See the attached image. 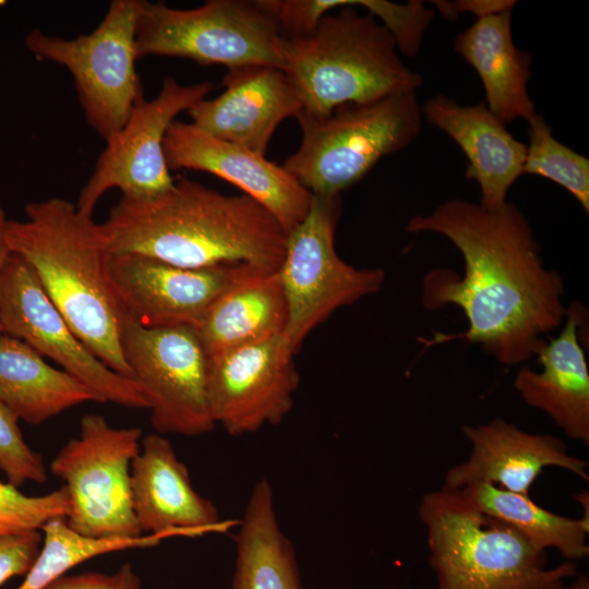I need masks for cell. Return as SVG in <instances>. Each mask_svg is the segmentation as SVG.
I'll use <instances>...</instances> for the list:
<instances>
[{"instance_id": "1", "label": "cell", "mask_w": 589, "mask_h": 589, "mask_svg": "<svg viewBox=\"0 0 589 589\" xmlns=\"http://www.w3.org/2000/svg\"><path fill=\"white\" fill-rule=\"evenodd\" d=\"M406 230L444 236L464 260L462 275L445 267L430 271L421 301L430 311L458 306L467 329L420 339L426 347L457 339L478 344L500 364L513 366L528 361L562 326L563 279L544 266L532 229L514 204L491 211L453 199L412 216Z\"/></svg>"}, {"instance_id": "2", "label": "cell", "mask_w": 589, "mask_h": 589, "mask_svg": "<svg viewBox=\"0 0 589 589\" xmlns=\"http://www.w3.org/2000/svg\"><path fill=\"white\" fill-rule=\"evenodd\" d=\"M101 225L111 254H140L205 268L244 264L278 271L287 233L245 194L228 195L187 177L147 200L121 197Z\"/></svg>"}, {"instance_id": "3", "label": "cell", "mask_w": 589, "mask_h": 589, "mask_svg": "<svg viewBox=\"0 0 589 589\" xmlns=\"http://www.w3.org/2000/svg\"><path fill=\"white\" fill-rule=\"evenodd\" d=\"M25 215V220L7 223L10 252L33 268L84 345L111 370L132 378L121 345L125 314L109 276L110 251L101 225L61 197L31 202Z\"/></svg>"}, {"instance_id": "4", "label": "cell", "mask_w": 589, "mask_h": 589, "mask_svg": "<svg viewBox=\"0 0 589 589\" xmlns=\"http://www.w3.org/2000/svg\"><path fill=\"white\" fill-rule=\"evenodd\" d=\"M306 35L284 38L283 71L294 85L302 111L325 116L347 104L366 103L401 92H417L419 72L402 61L395 39L371 14L349 0Z\"/></svg>"}, {"instance_id": "5", "label": "cell", "mask_w": 589, "mask_h": 589, "mask_svg": "<svg viewBox=\"0 0 589 589\" xmlns=\"http://www.w3.org/2000/svg\"><path fill=\"white\" fill-rule=\"evenodd\" d=\"M419 518L438 589H588L576 563L548 567L546 551L477 508L459 490L425 494Z\"/></svg>"}, {"instance_id": "6", "label": "cell", "mask_w": 589, "mask_h": 589, "mask_svg": "<svg viewBox=\"0 0 589 589\" xmlns=\"http://www.w3.org/2000/svg\"><path fill=\"white\" fill-rule=\"evenodd\" d=\"M297 120L301 142L281 166L312 195L340 197L383 157L409 146L423 115L417 92H401Z\"/></svg>"}, {"instance_id": "7", "label": "cell", "mask_w": 589, "mask_h": 589, "mask_svg": "<svg viewBox=\"0 0 589 589\" xmlns=\"http://www.w3.org/2000/svg\"><path fill=\"white\" fill-rule=\"evenodd\" d=\"M278 25L262 0H208L195 9H175L141 0L137 59L148 56L192 60L228 69L264 64L283 69Z\"/></svg>"}, {"instance_id": "8", "label": "cell", "mask_w": 589, "mask_h": 589, "mask_svg": "<svg viewBox=\"0 0 589 589\" xmlns=\"http://www.w3.org/2000/svg\"><path fill=\"white\" fill-rule=\"evenodd\" d=\"M141 0H113L99 25L75 38L31 31L25 46L71 74L88 125L105 141L122 128L144 96L136 72V24Z\"/></svg>"}, {"instance_id": "9", "label": "cell", "mask_w": 589, "mask_h": 589, "mask_svg": "<svg viewBox=\"0 0 589 589\" xmlns=\"http://www.w3.org/2000/svg\"><path fill=\"white\" fill-rule=\"evenodd\" d=\"M339 211L340 197L312 195L308 214L287 235L278 268L287 306L283 336L296 352L336 310L378 292L386 277L382 268H358L337 254Z\"/></svg>"}, {"instance_id": "10", "label": "cell", "mask_w": 589, "mask_h": 589, "mask_svg": "<svg viewBox=\"0 0 589 589\" xmlns=\"http://www.w3.org/2000/svg\"><path fill=\"white\" fill-rule=\"evenodd\" d=\"M140 428H113L103 414L80 420L79 435L50 462L64 481L70 512L64 519L74 532L91 539L143 536L131 500V464L141 449Z\"/></svg>"}, {"instance_id": "11", "label": "cell", "mask_w": 589, "mask_h": 589, "mask_svg": "<svg viewBox=\"0 0 589 589\" xmlns=\"http://www.w3.org/2000/svg\"><path fill=\"white\" fill-rule=\"evenodd\" d=\"M121 345L156 433L197 436L215 426L207 356L193 326L146 327L125 318Z\"/></svg>"}, {"instance_id": "12", "label": "cell", "mask_w": 589, "mask_h": 589, "mask_svg": "<svg viewBox=\"0 0 589 589\" xmlns=\"http://www.w3.org/2000/svg\"><path fill=\"white\" fill-rule=\"evenodd\" d=\"M213 88L209 81L184 85L166 76L154 98H140L122 128L106 140L92 176L81 189L77 211L93 217L98 201L111 189H119L122 197L130 200H147L167 191L175 179L164 152L166 133L179 113L189 111Z\"/></svg>"}, {"instance_id": "13", "label": "cell", "mask_w": 589, "mask_h": 589, "mask_svg": "<svg viewBox=\"0 0 589 589\" xmlns=\"http://www.w3.org/2000/svg\"><path fill=\"white\" fill-rule=\"evenodd\" d=\"M0 327L58 363L101 400L148 409L139 383L98 359L74 334L28 263L10 253L0 268Z\"/></svg>"}, {"instance_id": "14", "label": "cell", "mask_w": 589, "mask_h": 589, "mask_svg": "<svg viewBox=\"0 0 589 589\" xmlns=\"http://www.w3.org/2000/svg\"><path fill=\"white\" fill-rule=\"evenodd\" d=\"M283 334L207 357V394L215 424L231 436L279 424L293 406L300 376Z\"/></svg>"}, {"instance_id": "15", "label": "cell", "mask_w": 589, "mask_h": 589, "mask_svg": "<svg viewBox=\"0 0 589 589\" xmlns=\"http://www.w3.org/2000/svg\"><path fill=\"white\" fill-rule=\"evenodd\" d=\"M170 171L212 173L266 208L288 235L305 217L312 194L281 165L247 147L220 140L192 122L175 120L165 136Z\"/></svg>"}, {"instance_id": "16", "label": "cell", "mask_w": 589, "mask_h": 589, "mask_svg": "<svg viewBox=\"0 0 589 589\" xmlns=\"http://www.w3.org/2000/svg\"><path fill=\"white\" fill-rule=\"evenodd\" d=\"M244 264L187 268L140 254H111L109 276L125 318L146 327H195Z\"/></svg>"}, {"instance_id": "17", "label": "cell", "mask_w": 589, "mask_h": 589, "mask_svg": "<svg viewBox=\"0 0 589 589\" xmlns=\"http://www.w3.org/2000/svg\"><path fill=\"white\" fill-rule=\"evenodd\" d=\"M461 432L471 450L465 461L447 470L445 489L482 482L529 495L546 467H558L582 480L589 479L587 460L570 455L557 436L526 432L501 417L478 425H462Z\"/></svg>"}, {"instance_id": "18", "label": "cell", "mask_w": 589, "mask_h": 589, "mask_svg": "<svg viewBox=\"0 0 589 589\" xmlns=\"http://www.w3.org/2000/svg\"><path fill=\"white\" fill-rule=\"evenodd\" d=\"M224 92L188 112L192 123L220 140L265 155L278 125L302 111L301 98L279 68L249 64L228 69Z\"/></svg>"}, {"instance_id": "19", "label": "cell", "mask_w": 589, "mask_h": 589, "mask_svg": "<svg viewBox=\"0 0 589 589\" xmlns=\"http://www.w3.org/2000/svg\"><path fill=\"white\" fill-rule=\"evenodd\" d=\"M131 500L143 534L200 537L221 532L226 522L215 504L192 485L189 469L163 434L142 437L131 464Z\"/></svg>"}, {"instance_id": "20", "label": "cell", "mask_w": 589, "mask_h": 589, "mask_svg": "<svg viewBox=\"0 0 589 589\" xmlns=\"http://www.w3.org/2000/svg\"><path fill=\"white\" fill-rule=\"evenodd\" d=\"M423 118L452 137L465 153L466 179L480 189L479 204L504 207L510 187L522 175L527 146L518 141L484 103L461 106L437 95L422 106Z\"/></svg>"}, {"instance_id": "21", "label": "cell", "mask_w": 589, "mask_h": 589, "mask_svg": "<svg viewBox=\"0 0 589 589\" xmlns=\"http://www.w3.org/2000/svg\"><path fill=\"white\" fill-rule=\"evenodd\" d=\"M578 303L566 309L560 334L545 338L536 354L540 371L522 366L514 387L529 406L546 413L572 440L589 445V372L579 328Z\"/></svg>"}, {"instance_id": "22", "label": "cell", "mask_w": 589, "mask_h": 589, "mask_svg": "<svg viewBox=\"0 0 589 589\" xmlns=\"http://www.w3.org/2000/svg\"><path fill=\"white\" fill-rule=\"evenodd\" d=\"M286 300L278 271L243 265L194 327L207 357L284 333Z\"/></svg>"}, {"instance_id": "23", "label": "cell", "mask_w": 589, "mask_h": 589, "mask_svg": "<svg viewBox=\"0 0 589 589\" xmlns=\"http://www.w3.org/2000/svg\"><path fill=\"white\" fill-rule=\"evenodd\" d=\"M454 49L478 73L485 105L505 124L536 113L528 93L531 56L515 46L512 11L488 15L460 32Z\"/></svg>"}, {"instance_id": "24", "label": "cell", "mask_w": 589, "mask_h": 589, "mask_svg": "<svg viewBox=\"0 0 589 589\" xmlns=\"http://www.w3.org/2000/svg\"><path fill=\"white\" fill-rule=\"evenodd\" d=\"M235 540L232 589H304L296 549L279 524L267 479L254 484Z\"/></svg>"}, {"instance_id": "25", "label": "cell", "mask_w": 589, "mask_h": 589, "mask_svg": "<svg viewBox=\"0 0 589 589\" xmlns=\"http://www.w3.org/2000/svg\"><path fill=\"white\" fill-rule=\"evenodd\" d=\"M0 401L17 420L39 425L83 402H101L86 385L48 364L24 341L0 335Z\"/></svg>"}, {"instance_id": "26", "label": "cell", "mask_w": 589, "mask_h": 589, "mask_svg": "<svg viewBox=\"0 0 589 589\" xmlns=\"http://www.w3.org/2000/svg\"><path fill=\"white\" fill-rule=\"evenodd\" d=\"M459 490L477 508L513 527L536 548L555 549L568 562L589 555V515L569 518L550 512L529 495L503 490L482 482Z\"/></svg>"}, {"instance_id": "27", "label": "cell", "mask_w": 589, "mask_h": 589, "mask_svg": "<svg viewBox=\"0 0 589 589\" xmlns=\"http://www.w3.org/2000/svg\"><path fill=\"white\" fill-rule=\"evenodd\" d=\"M40 531V552L16 589H45L85 561L116 551L155 546L165 539L156 534L130 539H91L70 529L64 518L48 521Z\"/></svg>"}, {"instance_id": "28", "label": "cell", "mask_w": 589, "mask_h": 589, "mask_svg": "<svg viewBox=\"0 0 589 589\" xmlns=\"http://www.w3.org/2000/svg\"><path fill=\"white\" fill-rule=\"evenodd\" d=\"M522 175L546 178L567 190L589 212V159L558 142L538 112L528 121Z\"/></svg>"}, {"instance_id": "29", "label": "cell", "mask_w": 589, "mask_h": 589, "mask_svg": "<svg viewBox=\"0 0 589 589\" xmlns=\"http://www.w3.org/2000/svg\"><path fill=\"white\" fill-rule=\"evenodd\" d=\"M70 497L63 485L48 494L32 496L0 481V536L41 530L55 518H67Z\"/></svg>"}, {"instance_id": "30", "label": "cell", "mask_w": 589, "mask_h": 589, "mask_svg": "<svg viewBox=\"0 0 589 589\" xmlns=\"http://www.w3.org/2000/svg\"><path fill=\"white\" fill-rule=\"evenodd\" d=\"M374 16L393 36L400 55L414 57L431 25L435 12L422 1L410 0L407 3H394L386 0H350Z\"/></svg>"}, {"instance_id": "31", "label": "cell", "mask_w": 589, "mask_h": 589, "mask_svg": "<svg viewBox=\"0 0 589 589\" xmlns=\"http://www.w3.org/2000/svg\"><path fill=\"white\" fill-rule=\"evenodd\" d=\"M0 470L8 482L20 488L27 481L45 483L47 469L44 459L25 442L19 420L0 401Z\"/></svg>"}, {"instance_id": "32", "label": "cell", "mask_w": 589, "mask_h": 589, "mask_svg": "<svg viewBox=\"0 0 589 589\" xmlns=\"http://www.w3.org/2000/svg\"><path fill=\"white\" fill-rule=\"evenodd\" d=\"M43 544L39 530L0 536V587L9 579L25 576Z\"/></svg>"}, {"instance_id": "33", "label": "cell", "mask_w": 589, "mask_h": 589, "mask_svg": "<svg viewBox=\"0 0 589 589\" xmlns=\"http://www.w3.org/2000/svg\"><path fill=\"white\" fill-rule=\"evenodd\" d=\"M45 589H142V581L132 565L124 563L111 574L100 572L67 573Z\"/></svg>"}, {"instance_id": "34", "label": "cell", "mask_w": 589, "mask_h": 589, "mask_svg": "<svg viewBox=\"0 0 589 589\" xmlns=\"http://www.w3.org/2000/svg\"><path fill=\"white\" fill-rule=\"evenodd\" d=\"M440 13L445 17L456 19L459 13H472L477 19L512 11L516 1L514 0H459V1H435Z\"/></svg>"}, {"instance_id": "35", "label": "cell", "mask_w": 589, "mask_h": 589, "mask_svg": "<svg viewBox=\"0 0 589 589\" xmlns=\"http://www.w3.org/2000/svg\"><path fill=\"white\" fill-rule=\"evenodd\" d=\"M8 217L5 214V211L3 207L0 206V268L4 261L7 260L8 255L11 253L10 249L7 243L5 238V227L8 223ZM2 334L1 327H0V335Z\"/></svg>"}]
</instances>
